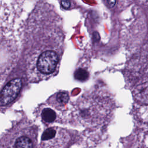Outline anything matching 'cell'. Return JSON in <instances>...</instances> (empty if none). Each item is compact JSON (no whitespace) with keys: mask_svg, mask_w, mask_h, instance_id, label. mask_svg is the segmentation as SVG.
<instances>
[{"mask_svg":"<svg viewBox=\"0 0 148 148\" xmlns=\"http://www.w3.org/2000/svg\"><path fill=\"white\" fill-rule=\"evenodd\" d=\"M59 60L58 54L54 51L43 52L37 61L38 70L44 74H50L54 71Z\"/></svg>","mask_w":148,"mask_h":148,"instance_id":"cell-1","label":"cell"},{"mask_svg":"<svg viewBox=\"0 0 148 148\" xmlns=\"http://www.w3.org/2000/svg\"><path fill=\"white\" fill-rule=\"evenodd\" d=\"M21 85V80L18 78L10 80L1 91L0 98L1 105L10 103L15 99L20 92Z\"/></svg>","mask_w":148,"mask_h":148,"instance_id":"cell-2","label":"cell"},{"mask_svg":"<svg viewBox=\"0 0 148 148\" xmlns=\"http://www.w3.org/2000/svg\"><path fill=\"white\" fill-rule=\"evenodd\" d=\"M16 148H32V140L27 136H21L16 140L15 143Z\"/></svg>","mask_w":148,"mask_h":148,"instance_id":"cell-3","label":"cell"},{"mask_svg":"<svg viewBox=\"0 0 148 148\" xmlns=\"http://www.w3.org/2000/svg\"><path fill=\"white\" fill-rule=\"evenodd\" d=\"M56 113L51 109L46 108L42 112V117L45 122H53L56 119Z\"/></svg>","mask_w":148,"mask_h":148,"instance_id":"cell-4","label":"cell"},{"mask_svg":"<svg viewBox=\"0 0 148 148\" xmlns=\"http://www.w3.org/2000/svg\"><path fill=\"white\" fill-rule=\"evenodd\" d=\"M75 77L79 80L84 81L86 80L88 76V72L83 69H78L75 72Z\"/></svg>","mask_w":148,"mask_h":148,"instance_id":"cell-5","label":"cell"},{"mask_svg":"<svg viewBox=\"0 0 148 148\" xmlns=\"http://www.w3.org/2000/svg\"><path fill=\"white\" fill-rule=\"evenodd\" d=\"M56 131L52 128H49L45 131L42 135V139L43 140H47L53 138L56 135Z\"/></svg>","mask_w":148,"mask_h":148,"instance_id":"cell-6","label":"cell"},{"mask_svg":"<svg viewBox=\"0 0 148 148\" xmlns=\"http://www.w3.org/2000/svg\"><path fill=\"white\" fill-rule=\"evenodd\" d=\"M57 100L60 104L64 105L68 102L69 96L68 94L65 92H60L57 95Z\"/></svg>","mask_w":148,"mask_h":148,"instance_id":"cell-7","label":"cell"},{"mask_svg":"<svg viewBox=\"0 0 148 148\" xmlns=\"http://www.w3.org/2000/svg\"><path fill=\"white\" fill-rule=\"evenodd\" d=\"M61 5L64 9H68L71 6V2L69 0H61Z\"/></svg>","mask_w":148,"mask_h":148,"instance_id":"cell-8","label":"cell"},{"mask_svg":"<svg viewBox=\"0 0 148 148\" xmlns=\"http://www.w3.org/2000/svg\"><path fill=\"white\" fill-rule=\"evenodd\" d=\"M107 2L108 3V5H109L110 7L113 8L114 6L116 1V0H107Z\"/></svg>","mask_w":148,"mask_h":148,"instance_id":"cell-9","label":"cell"}]
</instances>
